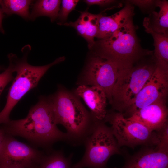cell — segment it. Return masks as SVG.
Wrapping results in <instances>:
<instances>
[{
    "instance_id": "5bb4252c",
    "label": "cell",
    "mask_w": 168,
    "mask_h": 168,
    "mask_svg": "<svg viewBox=\"0 0 168 168\" xmlns=\"http://www.w3.org/2000/svg\"><path fill=\"white\" fill-rule=\"evenodd\" d=\"M123 2L124 7L111 16H106L102 13L98 14L96 37L99 40L110 36L133 17L135 14L134 6L126 0Z\"/></svg>"
},
{
    "instance_id": "5b68a950",
    "label": "cell",
    "mask_w": 168,
    "mask_h": 168,
    "mask_svg": "<svg viewBox=\"0 0 168 168\" xmlns=\"http://www.w3.org/2000/svg\"><path fill=\"white\" fill-rule=\"evenodd\" d=\"M27 54L21 59L13 55L15 72L16 75L9 88L4 107L0 112V124L7 123L10 121L11 111L22 97L28 91L35 87L39 81L52 66L64 61V56L60 57L51 63L42 66H34L27 61Z\"/></svg>"
},
{
    "instance_id": "44dd1931",
    "label": "cell",
    "mask_w": 168,
    "mask_h": 168,
    "mask_svg": "<svg viewBox=\"0 0 168 168\" xmlns=\"http://www.w3.org/2000/svg\"><path fill=\"white\" fill-rule=\"evenodd\" d=\"M8 57L9 66L3 72L0 73V96L6 86L13 78V73L15 70L13 54H9Z\"/></svg>"
},
{
    "instance_id": "7c38bea8",
    "label": "cell",
    "mask_w": 168,
    "mask_h": 168,
    "mask_svg": "<svg viewBox=\"0 0 168 168\" xmlns=\"http://www.w3.org/2000/svg\"><path fill=\"white\" fill-rule=\"evenodd\" d=\"M75 95L81 98L90 110L95 122H104L107 114L106 95L101 88L81 84L75 91Z\"/></svg>"
},
{
    "instance_id": "30bf717a",
    "label": "cell",
    "mask_w": 168,
    "mask_h": 168,
    "mask_svg": "<svg viewBox=\"0 0 168 168\" xmlns=\"http://www.w3.org/2000/svg\"><path fill=\"white\" fill-rule=\"evenodd\" d=\"M168 90V72L156 64L152 74L126 112L129 115L128 117L139 110L157 101L166 99Z\"/></svg>"
},
{
    "instance_id": "cb8c5ba5",
    "label": "cell",
    "mask_w": 168,
    "mask_h": 168,
    "mask_svg": "<svg viewBox=\"0 0 168 168\" xmlns=\"http://www.w3.org/2000/svg\"><path fill=\"white\" fill-rule=\"evenodd\" d=\"M83 1L88 6L96 5L101 7H107L109 10L122 7L123 1L114 0H85Z\"/></svg>"
},
{
    "instance_id": "484cf974",
    "label": "cell",
    "mask_w": 168,
    "mask_h": 168,
    "mask_svg": "<svg viewBox=\"0 0 168 168\" xmlns=\"http://www.w3.org/2000/svg\"><path fill=\"white\" fill-rule=\"evenodd\" d=\"M6 135V133L0 127V153Z\"/></svg>"
},
{
    "instance_id": "2e32d148",
    "label": "cell",
    "mask_w": 168,
    "mask_h": 168,
    "mask_svg": "<svg viewBox=\"0 0 168 168\" xmlns=\"http://www.w3.org/2000/svg\"><path fill=\"white\" fill-rule=\"evenodd\" d=\"M156 3L160 8L159 12L153 11L145 17L143 26L157 33L168 34V2L157 0Z\"/></svg>"
},
{
    "instance_id": "ba28073f",
    "label": "cell",
    "mask_w": 168,
    "mask_h": 168,
    "mask_svg": "<svg viewBox=\"0 0 168 168\" xmlns=\"http://www.w3.org/2000/svg\"><path fill=\"white\" fill-rule=\"evenodd\" d=\"M120 69L113 62L94 55L86 64L81 85L101 88L110 103L113 89Z\"/></svg>"
},
{
    "instance_id": "ffe728a7",
    "label": "cell",
    "mask_w": 168,
    "mask_h": 168,
    "mask_svg": "<svg viewBox=\"0 0 168 168\" xmlns=\"http://www.w3.org/2000/svg\"><path fill=\"white\" fill-rule=\"evenodd\" d=\"M73 154L66 157L62 150L51 151L44 155L38 168H72L71 160Z\"/></svg>"
},
{
    "instance_id": "83f0119b",
    "label": "cell",
    "mask_w": 168,
    "mask_h": 168,
    "mask_svg": "<svg viewBox=\"0 0 168 168\" xmlns=\"http://www.w3.org/2000/svg\"><path fill=\"white\" fill-rule=\"evenodd\" d=\"M38 166H35V167H29V168H38ZM0 168H17L10 167H9V166H5L0 164Z\"/></svg>"
},
{
    "instance_id": "d4e9b609",
    "label": "cell",
    "mask_w": 168,
    "mask_h": 168,
    "mask_svg": "<svg viewBox=\"0 0 168 168\" xmlns=\"http://www.w3.org/2000/svg\"><path fill=\"white\" fill-rule=\"evenodd\" d=\"M158 143L156 146L158 148L168 150V125L156 132Z\"/></svg>"
},
{
    "instance_id": "8fae6325",
    "label": "cell",
    "mask_w": 168,
    "mask_h": 168,
    "mask_svg": "<svg viewBox=\"0 0 168 168\" xmlns=\"http://www.w3.org/2000/svg\"><path fill=\"white\" fill-rule=\"evenodd\" d=\"M168 114L166 99H163L139 110L127 118L156 132L168 124Z\"/></svg>"
},
{
    "instance_id": "52a82bcc",
    "label": "cell",
    "mask_w": 168,
    "mask_h": 168,
    "mask_svg": "<svg viewBox=\"0 0 168 168\" xmlns=\"http://www.w3.org/2000/svg\"><path fill=\"white\" fill-rule=\"evenodd\" d=\"M105 122L111 125L110 128L119 147H133L139 145L158 144L156 132L139 122L128 119L120 113L107 114Z\"/></svg>"
},
{
    "instance_id": "277c9868",
    "label": "cell",
    "mask_w": 168,
    "mask_h": 168,
    "mask_svg": "<svg viewBox=\"0 0 168 168\" xmlns=\"http://www.w3.org/2000/svg\"><path fill=\"white\" fill-rule=\"evenodd\" d=\"M148 56L140 60L131 68L119 71L110 103L119 112L127 111L153 72L155 62L153 55L150 60L147 59Z\"/></svg>"
},
{
    "instance_id": "f1b7e54d",
    "label": "cell",
    "mask_w": 168,
    "mask_h": 168,
    "mask_svg": "<svg viewBox=\"0 0 168 168\" xmlns=\"http://www.w3.org/2000/svg\"><path fill=\"white\" fill-rule=\"evenodd\" d=\"M3 69V68L2 67L0 66V70H2Z\"/></svg>"
},
{
    "instance_id": "9c48e42d",
    "label": "cell",
    "mask_w": 168,
    "mask_h": 168,
    "mask_svg": "<svg viewBox=\"0 0 168 168\" xmlns=\"http://www.w3.org/2000/svg\"><path fill=\"white\" fill-rule=\"evenodd\" d=\"M44 156L41 151L6 133L0 153V164L17 168L37 166Z\"/></svg>"
},
{
    "instance_id": "4316f807",
    "label": "cell",
    "mask_w": 168,
    "mask_h": 168,
    "mask_svg": "<svg viewBox=\"0 0 168 168\" xmlns=\"http://www.w3.org/2000/svg\"><path fill=\"white\" fill-rule=\"evenodd\" d=\"M3 13L0 6V31L3 34L4 33V30L2 25V20L3 17Z\"/></svg>"
},
{
    "instance_id": "4fadbf2b",
    "label": "cell",
    "mask_w": 168,
    "mask_h": 168,
    "mask_svg": "<svg viewBox=\"0 0 168 168\" xmlns=\"http://www.w3.org/2000/svg\"><path fill=\"white\" fill-rule=\"evenodd\" d=\"M122 168H168V150L143 149L128 159Z\"/></svg>"
},
{
    "instance_id": "9a60e30c",
    "label": "cell",
    "mask_w": 168,
    "mask_h": 168,
    "mask_svg": "<svg viewBox=\"0 0 168 168\" xmlns=\"http://www.w3.org/2000/svg\"><path fill=\"white\" fill-rule=\"evenodd\" d=\"M80 12V15L76 21L65 23L62 25L75 29L78 34L86 40L89 48L91 49L95 43L94 38L97 34L98 14L91 13L88 9Z\"/></svg>"
},
{
    "instance_id": "ac0fdd59",
    "label": "cell",
    "mask_w": 168,
    "mask_h": 168,
    "mask_svg": "<svg viewBox=\"0 0 168 168\" xmlns=\"http://www.w3.org/2000/svg\"><path fill=\"white\" fill-rule=\"evenodd\" d=\"M61 2L59 0L36 1L33 6L30 19L34 21L38 17L46 16L54 21L58 18Z\"/></svg>"
},
{
    "instance_id": "603a6c76",
    "label": "cell",
    "mask_w": 168,
    "mask_h": 168,
    "mask_svg": "<svg viewBox=\"0 0 168 168\" xmlns=\"http://www.w3.org/2000/svg\"><path fill=\"white\" fill-rule=\"evenodd\" d=\"M133 6L138 7L144 13L149 14L154 11L157 7L156 0H126Z\"/></svg>"
},
{
    "instance_id": "7402d4cb",
    "label": "cell",
    "mask_w": 168,
    "mask_h": 168,
    "mask_svg": "<svg viewBox=\"0 0 168 168\" xmlns=\"http://www.w3.org/2000/svg\"><path fill=\"white\" fill-rule=\"evenodd\" d=\"M79 1L78 0H63L62 6L58 13V18L60 22L58 24L62 25L65 23L70 12L74 10Z\"/></svg>"
},
{
    "instance_id": "8992f818",
    "label": "cell",
    "mask_w": 168,
    "mask_h": 168,
    "mask_svg": "<svg viewBox=\"0 0 168 168\" xmlns=\"http://www.w3.org/2000/svg\"><path fill=\"white\" fill-rule=\"evenodd\" d=\"M83 144L85 148L84 155L72 168H107L110 158L120 153L119 147L110 128L103 122H95L91 133Z\"/></svg>"
},
{
    "instance_id": "6da1fadb",
    "label": "cell",
    "mask_w": 168,
    "mask_h": 168,
    "mask_svg": "<svg viewBox=\"0 0 168 168\" xmlns=\"http://www.w3.org/2000/svg\"><path fill=\"white\" fill-rule=\"evenodd\" d=\"M3 124L1 128L6 133L23 137L49 150L57 142L67 143L66 134L57 126L48 97H40L26 118Z\"/></svg>"
},
{
    "instance_id": "d6986e66",
    "label": "cell",
    "mask_w": 168,
    "mask_h": 168,
    "mask_svg": "<svg viewBox=\"0 0 168 168\" xmlns=\"http://www.w3.org/2000/svg\"><path fill=\"white\" fill-rule=\"evenodd\" d=\"M33 1L28 0H0V6L4 13L8 15L16 14L24 19H30V6Z\"/></svg>"
},
{
    "instance_id": "e0dca14e",
    "label": "cell",
    "mask_w": 168,
    "mask_h": 168,
    "mask_svg": "<svg viewBox=\"0 0 168 168\" xmlns=\"http://www.w3.org/2000/svg\"><path fill=\"white\" fill-rule=\"evenodd\" d=\"M145 31L150 34L154 40L153 56L156 64L168 72V34L159 33L148 28Z\"/></svg>"
},
{
    "instance_id": "3957f363",
    "label": "cell",
    "mask_w": 168,
    "mask_h": 168,
    "mask_svg": "<svg viewBox=\"0 0 168 168\" xmlns=\"http://www.w3.org/2000/svg\"><path fill=\"white\" fill-rule=\"evenodd\" d=\"M48 98L56 124L66 129L67 143L74 146L83 144L95 125L90 113L76 95L64 89Z\"/></svg>"
},
{
    "instance_id": "7a4b0ae2",
    "label": "cell",
    "mask_w": 168,
    "mask_h": 168,
    "mask_svg": "<svg viewBox=\"0 0 168 168\" xmlns=\"http://www.w3.org/2000/svg\"><path fill=\"white\" fill-rule=\"evenodd\" d=\"M133 17L110 36L95 41L94 55L110 61L120 69L131 68L141 59L153 54L142 47Z\"/></svg>"
}]
</instances>
